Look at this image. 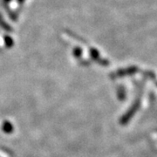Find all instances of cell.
I'll return each instance as SVG.
<instances>
[{
    "instance_id": "6da1fadb",
    "label": "cell",
    "mask_w": 157,
    "mask_h": 157,
    "mask_svg": "<svg viewBox=\"0 0 157 157\" xmlns=\"http://www.w3.org/2000/svg\"><path fill=\"white\" fill-rule=\"evenodd\" d=\"M3 126H4V125H3ZM3 129H4L6 132H10V131H11V129H12L11 124L8 123V122H6V123H5V126L3 127Z\"/></svg>"
}]
</instances>
